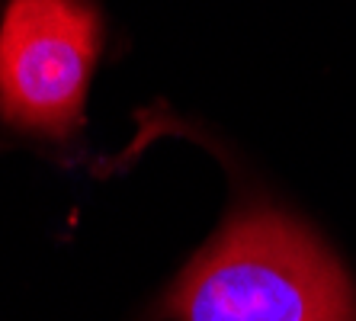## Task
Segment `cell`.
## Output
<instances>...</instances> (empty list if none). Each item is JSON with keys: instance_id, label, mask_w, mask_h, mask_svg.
Wrapping results in <instances>:
<instances>
[{"instance_id": "obj_1", "label": "cell", "mask_w": 356, "mask_h": 321, "mask_svg": "<svg viewBox=\"0 0 356 321\" xmlns=\"http://www.w3.org/2000/svg\"><path fill=\"white\" fill-rule=\"evenodd\" d=\"M158 318L356 321V286L308 225L273 206H250L186 264Z\"/></svg>"}, {"instance_id": "obj_2", "label": "cell", "mask_w": 356, "mask_h": 321, "mask_svg": "<svg viewBox=\"0 0 356 321\" xmlns=\"http://www.w3.org/2000/svg\"><path fill=\"white\" fill-rule=\"evenodd\" d=\"M99 55V17L83 0H10L0 23V116L65 135L81 123Z\"/></svg>"}]
</instances>
